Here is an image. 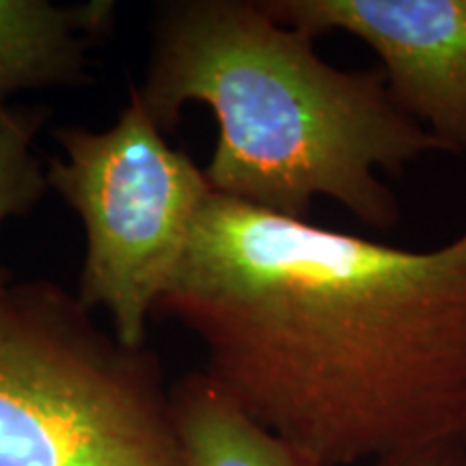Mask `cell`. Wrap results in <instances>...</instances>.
I'll list each match as a JSON object with an SVG mask.
<instances>
[{"instance_id":"6da1fadb","label":"cell","mask_w":466,"mask_h":466,"mask_svg":"<svg viewBox=\"0 0 466 466\" xmlns=\"http://www.w3.org/2000/svg\"><path fill=\"white\" fill-rule=\"evenodd\" d=\"M156 309L322 466L466 442V229L400 248L209 192Z\"/></svg>"},{"instance_id":"7a4b0ae2","label":"cell","mask_w":466,"mask_h":466,"mask_svg":"<svg viewBox=\"0 0 466 466\" xmlns=\"http://www.w3.org/2000/svg\"><path fill=\"white\" fill-rule=\"evenodd\" d=\"M137 91L165 134L186 104L212 108L209 190L288 218L307 220L313 203L330 199L367 227L391 229L400 208L380 173L442 151L382 74L330 66L311 35L248 0L167 5Z\"/></svg>"},{"instance_id":"3957f363","label":"cell","mask_w":466,"mask_h":466,"mask_svg":"<svg viewBox=\"0 0 466 466\" xmlns=\"http://www.w3.org/2000/svg\"><path fill=\"white\" fill-rule=\"evenodd\" d=\"M56 283L0 294V466H184L171 389Z\"/></svg>"},{"instance_id":"277c9868","label":"cell","mask_w":466,"mask_h":466,"mask_svg":"<svg viewBox=\"0 0 466 466\" xmlns=\"http://www.w3.org/2000/svg\"><path fill=\"white\" fill-rule=\"evenodd\" d=\"M55 138L63 156L46 177L86 236L76 296L89 311L108 313L124 346L143 348L149 313L212 192L206 173L167 143L137 89L113 127H58Z\"/></svg>"},{"instance_id":"5b68a950","label":"cell","mask_w":466,"mask_h":466,"mask_svg":"<svg viewBox=\"0 0 466 466\" xmlns=\"http://www.w3.org/2000/svg\"><path fill=\"white\" fill-rule=\"evenodd\" d=\"M313 39L348 33L382 63L389 93L442 151H466V0H264Z\"/></svg>"},{"instance_id":"8992f818","label":"cell","mask_w":466,"mask_h":466,"mask_svg":"<svg viewBox=\"0 0 466 466\" xmlns=\"http://www.w3.org/2000/svg\"><path fill=\"white\" fill-rule=\"evenodd\" d=\"M113 14V3L0 0V106L26 89L85 83L86 52Z\"/></svg>"},{"instance_id":"52a82bcc","label":"cell","mask_w":466,"mask_h":466,"mask_svg":"<svg viewBox=\"0 0 466 466\" xmlns=\"http://www.w3.org/2000/svg\"><path fill=\"white\" fill-rule=\"evenodd\" d=\"M171 412L184 466H322L255 421L206 371L175 384Z\"/></svg>"},{"instance_id":"ba28073f","label":"cell","mask_w":466,"mask_h":466,"mask_svg":"<svg viewBox=\"0 0 466 466\" xmlns=\"http://www.w3.org/2000/svg\"><path fill=\"white\" fill-rule=\"evenodd\" d=\"M42 124L44 113L37 110L0 106V225L7 218L26 217L50 188L33 149ZM9 285V272L0 266V294Z\"/></svg>"},{"instance_id":"9c48e42d","label":"cell","mask_w":466,"mask_h":466,"mask_svg":"<svg viewBox=\"0 0 466 466\" xmlns=\"http://www.w3.org/2000/svg\"><path fill=\"white\" fill-rule=\"evenodd\" d=\"M464 462L466 442H441V445L391 453L360 466H464Z\"/></svg>"},{"instance_id":"30bf717a","label":"cell","mask_w":466,"mask_h":466,"mask_svg":"<svg viewBox=\"0 0 466 466\" xmlns=\"http://www.w3.org/2000/svg\"><path fill=\"white\" fill-rule=\"evenodd\" d=\"M464 466H466V462H464Z\"/></svg>"}]
</instances>
